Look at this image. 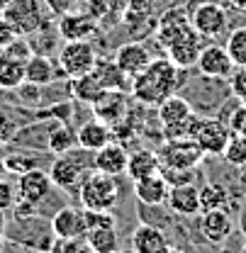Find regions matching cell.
<instances>
[{
  "mask_svg": "<svg viewBox=\"0 0 246 253\" xmlns=\"http://www.w3.org/2000/svg\"><path fill=\"white\" fill-rule=\"evenodd\" d=\"M181 71L176 63L166 59H154L139 76L132 78V95L142 102V105H151L158 107L168 95L178 93V88L183 85Z\"/></svg>",
  "mask_w": 246,
  "mask_h": 253,
  "instance_id": "6da1fadb",
  "label": "cell"
},
{
  "mask_svg": "<svg viewBox=\"0 0 246 253\" xmlns=\"http://www.w3.org/2000/svg\"><path fill=\"white\" fill-rule=\"evenodd\" d=\"M81 205L83 210H112L117 205V195H120V185L115 180V175L100 173V170H88L81 180Z\"/></svg>",
  "mask_w": 246,
  "mask_h": 253,
  "instance_id": "7a4b0ae2",
  "label": "cell"
},
{
  "mask_svg": "<svg viewBox=\"0 0 246 253\" xmlns=\"http://www.w3.org/2000/svg\"><path fill=\"white\" fill-rule=\"evenodd\" d=\"M93 151L88 149H71L61 156L54 158L51 168H49V175H51V183L59 185L63 190H71L76 185H81L83 175L93 170Z\"/></svg>",
  "mask_w": 246,
  "mask_h": 253,
  "instance_id": "3957f363",
  "label": "cell"
},
{
  "mask_svg": "<svg viewBox=\"0 0 246 253\" xmlns=\"http://www.w3.org/2000/svg\"><path fill=\"white\" fill-rule=\"evenodd\" d=\"M156 154H158V161H161V168H166V170H195L200 166V161L205 158L202 149L197 146V141L190 139V136L166 139V144Z\"/></svg>",
  "mask_w": 246,
  "mask_h": 253,
  "instance_id": "277c9868",
  "label": "cell"
},
{
  "mask_svg": "<svg viewBox=\"0 0 246 253\" xmlns=\"http://www.w3.org/2000/svg\"><path fill=\"white\" fill-rule=\"evenodd\" d=\"M2 17L12 25V30L20 37H30L44 27V2L42 0H12Z\"/></svg>",
  "mask_w": 246,
  "mask_h": 253,
  "instance_id": "5b68a950",
  "label": "cell"
},
{
  "mask_svg": "<svg viewBox=\"0 0 246 253\" xmlns=\"http://www.w3.org/2000/svg\"><path fill=\"white\" fill-rule=\"evenodd\" d=\"M98 63V54L88 39H76V42H66L59 51V66H61L63 76L68 78H78L91 73Z\"/></svg>",
  "mask_w": 246,
  "mask_h": 253,
  "instance_id": "8992f818",
  "label": "cell"
},
{
  "mask_svg": "<svg viewBox=\"0 0 246 253\" xmlns=\"http://www.w3.org/2000/svg\"><path fill=\"white\" fill-rule=\"evenodd\" d=\"M190 25L200 37L215 39L227 30L229 17H227V10L217 0H205V2H197L195 7H190Z\"/></svg>",
  "mask_w": 246,
  "mask_h": 253,
  "instance_id": "52a82bcc",
  "label": "cell"
},
{
  "mask_svg": "<svg viewBox=\"0 0 246 253\" xmlns=\"http://www.w3.org/2000/svg\"><path fill=\"white\" fill-rule=\"evenodd\" d=\"M229 136H232V129L227 126V122L215 120V117H202L193 139L197 141V146L202 149L205 156H222Z\"/></svg>",
  "mask_w": 246,
  "mask_h": 253,
  "instance_id": "ba28073f",
  "label": "cell"
},
{
  "mask_svg": "<svg viewBox=\"0 0 246 253\" xmlns=\"http://www.w3.org/2000/svg\"><path fill=\"white\" fill-rule=\"evenodd\" d=\"M197 71L202 76H210V78H222V81H229L232 71L237 68L227 46H219V44H207L200 49V56H197Z\"/></svg>",
  "mask_w": 246,
  "mask_h": 253,
  "instance_id": "9c48e42d",
  "label": "cell"
},
{
  "mask_svg": "<svg viewBox=\"0 0 246 253\" xmlns=\"http://www.w3.org/2000/svg\"><path fill=\"white\" fill-rule=\"evenodd\" d=\"M54 188L51 183V175L42 168H30L25 170L20 178H17V192H20V200L32 202V205H39L49 197V192Z\"/></svg>",
  "mask_w": 246,
  "mask_h": 253,
  "instance_id": "30bf717a",
  "label": "cell"
},
{
  "mask_svg": "<svg viewBox=\"0 0 246 253\" xmlns=\"http://www.w3.org/2000/svg\"><path fill=\"white\" fill-rule=\"evenodd\" d=\"M200 34L197 32L190 30L183 32L181 37H176L168 46H166V54H168V59L176 63L178 68H190V66H195L197 63V56H200Z\"/></svg>",
  "mask_w": 246,
  "mask_h": 253,
  "instance_id": "8fae6325",
  "label": "cell"
},
{
  "mask_svg": "<svg viewBox=\"0 0 246 253\" xmlns=\"http://www.w3.org/2000/svg\"><path fill=\"white\" fill-rule=\"evenodd\" d=\"M132 253H166L171 251V244H168V236L163 234L161 226L154 224H139L134 231H132Z\"/></svg>",
  "mask_w": 246,
  "mask_h": 253,
  "instance_id": "7c38bea8",
  "label": "cell"
},
{
  "mask_svg": "<svg viewBox=\"0 0 246 253\" xmlns=\"http://www.w3.org/2000/svg\"><path fill=\"white\" fill-rule=\"evenodd\" d=\"M151 61H154V59H151V51H149L142 42H127V44H122V46L115 51V63L122 68V73L127 78L139 76Z\"/></svg>",
  "mask_w": 246,
  "mask_h": 253,
  "instance_id": "4fadbf2b",
  "label": "cell"
},
{
  "mask_svg": "<svg viewBox=\"0 0 246 253\" xmlns=\"http://www.w3.org/2000/svg\"><path fill=\"white\" fill-rule=\"evenodd\" d=\"M86 214L83 210L61 207L51 214V234L59 239H86Z\"/></svg>",
  "mask_w": 246,
  "mask_h": 253,
  "instance_id": "5bb4252c",
  "label": "cell"
},
{
  "mask_svg": "<svg viewBox=\"0 0 246 253\" xmlns=\"http://www.w3.org/2000/svg\"><path fill=\"white\" fill-rule=\"evenodd\" d=\"M200 231L205 236V241L210 244H224L234 229V221L232 214L227 212V207H219V210H207V212H200Z\"/></svg>",
  "mask_w": 246,
  "mask_h": 253,
  "instance_id": "9a60e30c",
  "label": "cell"
},
{
  "mask_svg": "<svg viewBox=\"0 0 246 253\" xmlns=\"http://www.w3.org/2000/svg\"><path fill=\"white\" fill-rule=\"evenodd\" d=\"M91 107L95 120H100L105 125H117L127 112V95L124 90H105Z\"/></svg>",
  "mask_w": 246,
  "mask_h": 253,
  "instance_id": "2e32d148",
  "label": "cell"
},
{
  "mask_svg": "<svg viewBox=\"0 0 246 253\" xmlns=\"http://www.w3.org/2000/svg\"><path fill=\"white\" fill-rule=\"evenodd\" d=\"M166 202L181 217H195V214L202 212V207H200V188H195V183L173 185L168 190V200Z\"/></svg>",
  "mask_w": 246,
  "mask_h": 253,
  "instance_id": "e0dca14e",
  "label": "cell"
},
{
  "mask_svg": "<svg viewBox=\"0 0 246 253\" xmlns=\"http://www.w3.org/2000/svg\"><path fill=\"white\" fill-rule=\"evenodd\" d=\"M98 20L93 17L91 12H66L59 17L56 22V30L66 42H76V39H88L93 32H95Z\"/></svg>",
  "mask_w": 246,
  "mask_h": 253,
  "instance_id": "ac0fdd59",
  "label": "cell"
},
{
  "mask_svg": "<svg viewBox=\"0 0 246 253\" xmlns=\"http://www.w3.org/2000/svg\"><path fill=\"white\" fill-rule=\"evenodd\" d=\"M127 158L129 154L120 144H105L102 149L93 151V168L107 175H124L127 173Z\"/></svg>",
  "mask_w": 246,
  "mask_h": 253,
  "instance_id": "d6986e66",
  "label": "cell"
},
{
  "mask_svg": "<svg viewBox=\"0 0 246 253\" xmlns=\"http://www.w3.org/2000/svg\"><path fill=\"white\" fill-rule=\"evenodd\" d=\"M168 190H171V185L166 183L161 170L154 173V175L142 178V180H134V197H137V202H142L147 207L163 205L168 200Z\"/></svg>",
  "mask_w": 246,
  "mask_h": 253,
  "instance_id": "ffe728a7",
  "label": "cell"
},
{
  "mask_svg": "<svg viewBox=\"0 0 246 253\" xmlns=\"http://www.w3.org/2000/svg\"><path fill=\"white\" fill-rule=\"evenodd\" d=\"M190 27H193V25H190V10L173 7V10H168V12L158 20L156 37H158V42H161V44H163V49H166L176 37H181V34L188 32Z\"/></svg>",
  "mask_w": 246,
  "mask_h": 253,
  "instance_id": "44dd1931",
  "label": "cell"
},
{
  "mask_svg": "<svg viewBox=\"0 0 246 253\" xmlns=\"http://www.w3.org/2000/svg\"><path fill=\"white\" fill-rule=\"evenodd\" d=\"M59 71H61V66H59ZM59 71H56V66H54V61H51L49 56H44V54H32L30 59L25 61V81L42 88V85L54 83Z\"/></svg>",
  "mask_w": 246,
  "mask_h": 253,
  "instance_id": "7402d4cb",
  "label": "cell"
},
{
  "mask_svg": "<svg viewBox=\"0 0 246 253\" xmlns=\"http://www.w3.org/2000/svg\"><path fill=\"white\" fill-rule=\"evenodd\" d=\"M158 170H161V161H158V154L151 149H139L127 158V175L132 180H142V178L154 175Z\"/></svg>",
  "mask_w": 246,
  "mask_h": 253,
  "instance_id": "603a6c76",
  "label": "cell"
},
{
  "mask_svg": "<svg viewBox=\"0 0 246 253\" xmlns=\"http://www.w3.org/2000/svg\"><path fill=\"white\" fill-rule=\"evenodd\" d=\"M110 136H112L110 125H105V122H100V120H91V122H86V125L76 131L78 146H81V149H88V151H98V149H102L105 144H110Z\"/></svg>",
  "mask_w": 246,
  "mask_h": 253,
  "instance_id": "cb8c5ba5",
  "label": "cell"
},
{
  "mask_svg": "<svg viewBox=\"0 0 246 253\" xmlns=\"http://www.w3.org/2000/svg\"><path fill=\"white\" fill-rule=\"evenodd\" d=\"M93 73L98 76V81L102 83L105 90H127V85H132V83L127 81V76L122 73V68L115 63V59H110V61L98 59Z\"/></svg>",
  "mask_w": 246,
  "mask_h": 253,
  "instance_id": "d4e9b609",
  "label": "cell"
},
{
  "mask_svg": "<svg viewBox=\"0 0 246 253\" xmlns=\"http://www.w3.org/2000/svg\"><path fill=\"white\" fill-rule=\"evenodd\" d=\"M71 93L76 100H81V102H88L93 105L100 95L105 93V88H102V83L98 81V76L95 73H86V76H78V78H71Z\"/></svg>",
  "mask_w": 246,
  "mask_h": 253,
  "instance_id": "484cf974",
  "label": "cell"
},
{
  "mask_svg": "<svg viewBox=\"0 0 246 253\" xmlns=\"http://www.w3.org/2000/svg\"><path fill=\"white\" fill-rule=\"evenodd\" d=\"M86 246L95 253L117 251L120 249L117 229L115 226H105V229H91V231H86Z\"/></svg>",
  "mask_w": 246,
  "mask_h": 253,
  "instance_id": "4316f807",
  "label": "cell"
},
{
  "mask_svg": "<svg viewBox=\"0 0 246 253\" xmlns=\"http://www.w3.org/2000/svg\"><path fill=\"white\" fill-rule=\"evenodd\" d=\"M25 83V63L0 54V88L15 90Z\"/></svg>",
  "mask_w": 246,
  "mask_h": 253,
  "instance_id": "83f0119b",
  "label": "cell"
},
{
  "mask_svg": "<svg viewBox=\"0 0 246 253\" xmlns=\"http://www.w3.org/2000/svg\"><path fill=\"white\" fill-rule=\"evenodd\" d=\"M76 144H78L76 134H73L68 126H63V125L54 126V131H51V134H49V139H47V149H49L54 156H61V154H66V151L76 149Z\"/></svg>",
  "mask_w": 246,
  "mask_h": 253,
  "instance_id": "f1b7e54d",
  "label": "cell"
},
{
  "mask_svg": "<svg viewBox=\"0 0 246 253\" xmlns=\"http://www.w3.org/2000/svg\"><path fill=\"white\" fill-rule=\"evenodd\" d=\"M227 202H229V195H227V190L222 188V185L207 183L205 188H200V207H202V212L227 207Z\"/></svg>",
  "mask_w": 246,
  "mask_h": 253,
  "instance_id": "f546056e",
  "label": "cell"
},
{
  "mask_svg": "<svg viewBox=\"0 0 246 253\" xmlns=\"http://www.w3.org/2000/svg\"><path fill=\"white\" fill-rule=\"evenodd\" d=\"M222 156H224V161H227L229 166H237V168L246 166V136L232 131V136H229V141H227Z\"/></svg>",
  "mask_w": 246,
  "mask_h": 253,
  "instance_id": "4dcf8cb0",
  "label": "cell"
},
{
  "mask_svg": "<svg viewBox=\"0 0 246 253\" xmlns=\"http://www.w3.org/2000/svg\"><path fill=\"white\" fill-rule=\"evenodd\" d=\"M224 46H227L234 66H246V27H237L229 32Z\"/></svg>",
  "mask_w": 246,
  "mask_h": 253,
  "instance_id": "1f68e13d",
  "label": "cell"
},
{
  "mask_svg": "<svg viewBox=\"0 0 246 253\" xmlns=\"http://www.w3.org/2000/svg\"><path fill=\"white\" fill-rule=\"evenodd\" d=\"M0 54H5V56H10V59H15V61H22V63H25L32 56V54H34V51H32V44H30V42H27L25 37H20V34H17V37H15V39H12V42L5 46V49H0Z\"/></svg>",
  "mask_w": 246,
  "mask_h": 253,
  "instance_id": "d6a6232c",
  "label": "cell"
},
{
  "mask_svg": "<svg viewBox=\"0 0 246 253\" xmlns=\"http://www.w3.org/2000/svg\"><path fill=\"white\" fill-rule=\"evenodd\" d=\"M86 249V239H59L54 236L49 244V253H81Z\"/></svg>",
  "mask_w": 246,
  "mask_h": 253,
  "instance_id": "836d02e7",
  "label": "cell"
},
{
  "mask_svg": "<svg viewBox=\"0 0 246 253\" xmlns=\"http://www.w3.org/2000/svg\"><path fill=\"white\" fill-rule=\"evenodd\" d=\"M229 88H232V95L239 100V102H246V66H237L229 76Z\"/></svg>",
  "mask_w": 246,
  "mask_h": 253,
  "instance_id": "e575fe53",
  "label": "cell"
},
{
  "mask_svg": "<svg viewBox=\"0 0 246 253\" xmlns=\"http://www.w3.org/2000/svg\"><path fill=\"white\" fill-rule=\"evenodd\" d=\"M27 154H10V156H5V166H7V173H17V175H22L25 170H30V168H37L34 166V158H25Z\"/></svg>",
  "mask_w": 246,
  "mask_h": 253,
  "instance_id": "d590c367",
  "label": "cell"
},
{
  "mask_svg": "<svg viewBox=\"0 0 246 253\" xmlns=\"http://www.w3.org/2000/svg\"><path fill=\"white\" fill-rule=\"evenodd\" d=\"M17 188L12 185V183H7L5 178L0 180V210H10V207H15V202H17Z\"/></svg>",
  "mask_w": 246,
  "mask_h": 253,
  "instance_id": "8d00e7d4",
  "label": "cell"
},
{
  "mask_svg": "<svg viewBox=\"0 0 246 253\" xmlns=\"http://www.w3.org/2000/svg\"><path fill=\"white\" fill-rule=\"evenodd\" d=\"M42 2H44V7H47L51 15H56V17L71 12L73 5H76V0H42Z\"/></svg>",
  "mask_w": 246,
  "mask_h": 253,
  "instance_id": "74e56055",
  "label": "cell"
},
{
  "mask_svg": "<svg viewBox=\"0 0 246 253\" xmlns=\"http://www.w3.org/2000/svg\"><path fill=\"white\" fill-rule=\"evenodd\" d=\"M15 37H17V32L12 30V25H10V22L2 17V12H0V49H5Z\"/></svg>",
  "mask_w": 246,
  "mask_h": 253,
  "instance_id": "f35d334b",
  "label": "cell"
},
{
  "mask_svg": "<svg viewBox=\"0 0 246 253\" xmlns=\"http://www.w3.org/2000/svg\"><path fill=\"white\" fill-rule=\"evenodd\" d=\"M107 7H110V0H88V12H91L95 20L102 17L107 12Z\"/></svg>",
  "mask_w": 246,
  "mask_h": 253,
  "instance_id": "ab89813d",
  "label": "cell"
},
{
  "mask_svg": "<svg viewBox=\"0 0 246 253\" xmlns=\"http://www.w3.org/2000/svg\"><path fill=\"white\" fill-rule=\"evenodd\" d=\"M5 226H7V212L0 210V234H5Z\"/></svg>",
  "mask_w": 246,
  "mask_h": 253,
  "instance_id": "60d3db41",
  "label": "cell"
},
{
  "mask_svg": "<svg viewBox=\"0 0 246 253\" xmlns=\"http://www.w3.org/2000/svg\"><path fill=\"white\" fill-rule=\"evenodd\" d=\"M5 175H7V166H5V156L0 154V180H2Z\"/></svg>",
  "mask_w": 246,
  "mask_h": 253,
  "instance_id": "b9f144b4",
  "label": "cell"
},
{
  "mask_svg": "<svg viewBox=\"0 0 246 253\" xmlns=\"http://www.w3.org/2000/svg\"><path fill=\"white\" fill-rule=\"evenodd\" d=\"M239 229H242V231L246 234V207L242 210V217H239Z\"/></svg>",
  "mask_w": 246,
  "mask_h": 253,
  "instance_id": "7bdbcfd3",
  "label": "cell"
},
{
  "mask_svg": "<svg viewBox=\"0 0 246 253\" xmlns=\"http://www.w3.org/2000/svg\"><path fill=\"white\" fill-rule=\"evenodd\" d=\"M10 2H12V0H0V12H2V10H5V7H7Z\"/></svg>",
  "mask_w": 246,
  "mask_h": 253,
  "instance_id": "ee69618b",
  "label": "cell"
},
{
  "mask_svg": "<svg viewBox=\"0 0 246 253\" xmlns=\"http://www.w3.org/2000/svg\"><path fill=\"white\" fill-rule=\"evenodd\" d=\"M232 2H234L237 7H246V0H232Z\"/></svg>",
  "mask_w": 246,
  "mask_h": 253,
  "instance_id": "f6af8a7d",
  "label": "cell"
},
{
  "mask_svg": "<svg viewBox=\"0 0 246 253\" xmlns=\"http://www.w3.org/2000/svg\"><path fill=\"white\" fill-rule=\"evenodd\" d=\"M2 249H5V234H0V253H2Z\"/></svg>",
  "mask_w": 246,
  "mask_h": 253,
  "instance_id": "bcb514c9",
  "label": "cell"
},
{
  "mask_svg": "<svg viewBox=\"0 0 246 253\" xmlns=\"http://www.w3.org/2000/svg\"><path fill=\"white\" fill-rule=\"evenodd\" d=\"M237 134H242V136H246V120H244V125H242V129H239Z\"/></svg>",
  "mask_w": 246,
  "mask_h": 253,
  "instance_id": "7dc6e473",
  "label": "cell"
},
{
  "mask_svg": "<svg viewBox=\"0 0 246 253\" xmlns=\"http://www.w3.org/2000/svg\"><path fill=\"white\" fill-rule=\"evenodd\" d=\"M81 253H95V251H91V249H88V246H86V249H83V251Z\"/></svg>",
  "mask_w": 246,
  "mask_h": 253,
  "instance_id": "c3c4849f",
  "label": "cell"
},
{
  "mask_svg": "<svg viewBox=\"0 0 246 253\" xmlns=\"http://www.w3.org/2000/svg\"><path fill=\"white\" fill-rule=\"evenodd\" d=\"M239 253H246V244H244V249H242V251H239Z\"/></svg>",
  "mask_w": 246,
  "mask_h": 253,
  "instance_id": "681fc988",
  "label": "cell"
},
{
  "mask_svg": "<svg viewBox=\"0 0 246 253\" xmlns=\"http://www.w3.org/2000/svg\"><path fill=\"white\" fill-rule=\"evenodd\" d=\"M112 253H124V251H120V249H117V251H112Z\"/></svg>",
  "mask_w": 246,
  "mask_h": 253,
  "instance_id": "f907efd6",
  "label": "cell"
},
{
  "mask_svg": "<svg viewBox=\"0 0 246 253\" xmlns=\"http://www.w3.org/2000/svg\"><path fill=\"white\" fill-rule=\"evenodd\" d=\"M37 253H49V251H37Z\"/></svg>",
  "mask_w": 246,
  "mask_h": 253,
  "instance_id": "816d5d0a",
  "label": "cell"
},
{
  "mask_svg": "<svg viewBox=\"0 0 246 253\" xmlns=\"http://www.w3.org/2000/svg\"><path fill=\"white\" fill-rule=\"evenodd\" d=\"M166 253H178V251H166Z\"/></svg>",
  "mask_w": 246,
  "mask_h": 253,
  "instance_id": "f5cc1de1",
  "label": "cell"
}]
</instances>
